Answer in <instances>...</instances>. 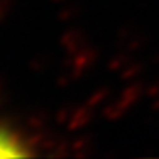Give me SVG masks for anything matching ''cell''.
<instances>
[{
  "mask_svg": "<svg viewBox=\"0 0 159 159\" xmlns=\"http://www.w3.org/2000/svg\"><path fill=\"white\" fill-rule=\"evenodd\" d=\"M32 156V151L24 137L12 127L0 124V157H24Z\"/></svg>",
  "mask_w": 159,
  "mask_h": 159,
  "instance_id": "1",
  "label": "cell"
}]
</instances>
